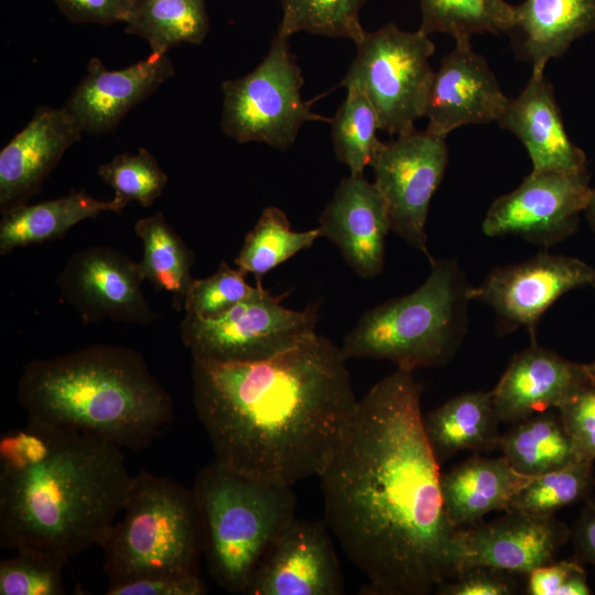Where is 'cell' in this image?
<instances>
[{"instance_id":"cell-12","label":"cell","mask_w":595,"mask_h":595,"mask_svg":"<svg viewBox=\"0 0 595 595\" xmlns=\"http://www.w3.org/2000/svg\"><path fill=\"white\" fill-rule=\"evenodd\" d=\"M595 269L574 257L542 251L532 258L493 269L470 290L472 301L489 306L499 336L526 328L536 343L544 312L565 293L591 285Z\"/></svg>"},{"instance_id":"cell-8","label":"cell","mask_w":595,"mask_h":595,"mask_svg":"<svg viewBox=\"0 0 595 595\" xmlns=\"http://www.w3.org/2000/svg\"><path fill=\"white\" fill-rule=\"evenodd\" d=\"M340 86L359 89L372 105L379 129L402 134L425 116L434 77L429 63L435 46L420 29L400 30L389 23L366 32Z\"/></svg>"},{"instance_id":"cell-28","label":"cell","mask_w":595,"mask_h":595,"mask_svg":"<svg viewBox=\"0 0 595 595\" xmlns=\"http://www.w3.org/2000/svg\"><path fill=\"white\" fill-rule=\"evenodd\" d=\"M134 232L143 247L142 259L139 261L143 279L166 292L172 307L181 312L194 279L191 274L193 251L161 212L138 219Z\"/></svg>"},{"instance_id":"cell-31","label":"cell","mask_w":595,"mask_h":595,"mask_svg":"<svg viewBox=\"0 0 595 595\" xmlns=\"http://www.w3.org/2000/svg\"><path fill=\"white\" fill-rule=\"evenodd\" d=\"M425 34L452 35L456 45H470L475 33H507L511 28L515 6L505 0H419Z\"/></svg>"},{"instance_id":"cell-32","label":"cell","mask_w":595,"mask_h":595,"mask_svg":"<svg viewBox=\"0 0 595 595\" xmlns=\"http://www.w3.org/2000/svg\"><path fill=\"white\" fill-rule=\"evenodd\" d=\"M345 100L331 120L336 159L350 176H363L381 141L377 138L379 121L368 98L357 88H347Z\"/></svg>"},{"instance_id":"cell-19","label":"cell","mask_w":595,"mask_h":595,"mask_svg":"<svg viewBox=\"0 0 595 595\" xmlns=\"http://www.w3.org/2000/svg\"><path fill=\"white\" fill-rule=\"evenodd\" d=\"M593 380L595 374L588 364L567 360L531 343L511 358L490 393L500 423L515 424L536 413L558 409Z\"/></svg>"},{"instance_id":"cell-11","label":"cell","mask_w":595,"mask_h":595,"mask_svg":"<svg viewBox=\"0 0 595 595\" xmlns=\"http://www.w3.org/2000/svg\"><path fill=\"white\" fill-rule=\"evenodd\" d=\"M448 162L445 138L415 128L381 142L370 166L381 193L391 230L431 261L425 225L433 194Z\"/></svg>"},{"instance_id":"cell-35","label":"cell","mask_w":595,"mask_h":595,"mask_svg":"<svg viewBox=\"0 0 595 595\" xmlns=\"http://www.w3.org/2000/svg\"><path fill=\"white\" fill-rule=\"evenodd\" d=\"M98 175L113 188L115 196L111 201L117 213L131 202L149 207L162 194L167 183V175L144 148H140L136 154H117L98 167Z\"/></svg>"},{"instance_id":"cell-23","label":"cell","mask_w":595,"mask_h":595,"mask_svg":"<svg viewBox=\"0 0 595 595\" xmlns=\"http://www.w3.org/2000/svg\"><path fill=\"white\" fill-rule=\"evenodd\" d=\"M595 32V0H524L515 6L507 32L516 56L543 75L551 58L561 57L577 39Z\"/></svg>"},{"instance_id":"cell-39","label":"cell","mask_w":595,"mask_h":595,"mask_svg":"<svg viewBox=\"0 0 595 595\" xmlns=\"http://www.w3.org/2000/svg\"><path fill=\"white\" fill-rule=\"evenodd\" d=\"M529 595H588L583 566L575 561H553L528 574Z\"/></svg>"},{"instance_id":"cell-6","label":"cell","mask_w":595,"mask_h":595,"mask_svg":"<svg viewBox=\"0 0 595 595\" xmlns=\"http://www.w3.org/2000/svg\"><path fill=\"white\" fill-rule=\"evenodd\" d=\"M192 489L209 576L229 593L246 594L268 551L296 517L292 487L212 462Z\"/></svg>"},{"instance_id":"cell-5","label":"cell","mask_w":595,"mask_h":595,"mask_svg":"<svg viewBox=\"0 0 595 595\" xmlns=\"http://www.w3.org/2000/svg\"><path fill=\"white\" fill-rule=\"evenodd\" d=\"M430 262V273L418 289L361 314L339 347L346 361L388 360L413 372L454 358L467 334L473 285L456 260Z\"/></svg>"},{"instance_id":"cell-3","label":"cell","mask_w":595,"mask_h":595,"mask_svg":"<svg viewBox=\"0 0 595 595\" xmlns=\"http://www.w3.org/2000/svg\"><path fill=\"white\" fill-rule=\"evenodd\" d=\"M122 448L26 421L0 439V545L71 558L101 547L132 476Z\"/></svg>"},{"instance_id":"cell-4","label":"cell","mask_w":595,"mask_h":595,"mask_svg":"<svg viewBox=\"0 0 595 595\" xmlns=\"http://www.w3.org/2000/svg\"><path fill=\"white\" fill-rule=\"evenodd\" d=\"M28 421L149 446L173 420V400L134 349L95 344L29 361L18 381Z\"/></svg>"},{"instance_id":"cell-2","label":"cell","mask_w":595,"mask_h":595,"mask_svg":"<svg viewBox=\"0 0 595 595\" xmlns=\"http://www.w3.org/2000/svg\"><path fill=\"white\" fill-rule=\"evenodd\" d=\"M191 382L214 462L291 487L323 473L358 402L340 348L317 333L266 360L192 358Z\"/></svg>"},{"instance_id":"cell-14","label":"cell","mask_w":595,"mask_h":595,"mask_svg":"<svg viewBox=\"0 0 595 595\" xmlns=\"http://www.w3.org/2000/svg\"><path fill=\"white\" fill-rule=\"evenodd\" d=\"M139 262L110 247H90L71 256L56 279L65 301L86 324L102 320L145 325L154 312L143 295Z\"/></svg>"},{"instance_id":"cell-17","label":"cell","mask_w":595,"mask_h":595,"mask_svg":"<svg viewBox=\"0 0 595 595\" xmlns=\"http://www.w3.org/2000/svg\"><path fill=\"white\" fill-rule=\"evenodd\" d=\"M508 101L485 57L470 45H456L434 73L426 130L445 138L462 126L497 121Z\"/></svg>"},{"instance_id":"cell-24","label":"cell","mask_w":595,"mask_h":595,"mask_svg":"<svg viewBox=\"0 0 595 595\" xmlns=\"http://www.w3.org/2000/svg\"><path fill=\"white\" fill-rule=\"evenodd\" d=\"M532 478L515 470L505 456H472L441 475L446 516L457 528L476 524L491 511H506Z\"/></svg>"},{"instance_id":"cell-15","label":"cell","mask_w":595,"mask_h":595,"mask_svg":"<svg viewBox=\"0 0 595 595\" xmlns=\"http://www.w3.org/2000/svg\"><path fill=\"white\" fill-rule=\"evenodd\" d=\"M329 531L325 521L295 517L268 551L246 594H344Z\"/></svg>"},{"instance_id":"cell-18","label":"cell","mask_w":595,"mask_h":595,"mask_svg":"<svg viewBox=\"0 0 595 595\" xmlns=\"http://www.w3.org/2000/svg\"><path fill=\"white\" fill-rule=\"evenodd\" d=\"M318 229L363 279L382 271L390 218L381 193L364 175L342 178L318 218Z\"/></svg>"},{"instance_id":"cell-44","label":"cell","mask_w":595,"mask_h":595,"mask_svg":"<svg viewBox=\"0 0 595 595\" xmlns=\"http://www.w3.org/2000/svg\"><path fill=\"white\" fill-rule=\"evenodd\" d=\"M584 213L589 227L595 231V187L592 188L591 197Z\"/></svg>"},{"instance_id":"cell-10","label":"cell","mask_w":595,"mask_h":595,"mask_svg":"<svg viewBox=\"0 0 595 595\" xmlns=\"http://www.w3.org/2000/svg\"><path fill=\"white\" fill-rule=\"evenodd\" d=\"M317 304L292 310L262 284L223 316L203 318L185 313L181 339L192 358L218 363L269 359L316 334Z\"/></svg>"},{"instance_id":"cell-26","label":"cell","mask_w":595,"mask_h":595,"mask_svg":"<svg viewBox=\"0 0 595 595\" xmlns=\"http://www.w3.org/2000/svg\"><path fill=\"white\" fill-rule=\"evenodd\" d=\"M104 212L117 213L112 201L96 199L85 191L11 208L2 213L0 221V255L60 238L76 224Z\"/></svg>"},{"instance_id":"cell-22","label":"cell","mask_w":595,"mask_h":595,"mask_svg":"<svg viewBox=\"0 0 595 595\" xmlns=\"http://www.w3.org/2000/svg\"><path fill=\"white\" fill-rule=\"evenodd\" d=\"M497 122L524 145L532 172L587 171L586 154L566 133L554 88L544 74H531L522 91L509 99Z\"/></svg>"},{"instance_id":"cell-42","label":"cell","mask_w":595,"mask_h":595,"mask_svg":"<svg viewBox=\"0 0 595 595\" xmlns=\"http://www.w3.org/2000/svg\"><path fill=\"white\" fill-rule=\"evenodd\" d=\"M63 15L74 23L109 25L126 22L132 0H54Z\"/></svg>"},{"instance_id":"cell-45","label":"cell","mask_w":595,"mask_h":595,"mask_svg":"<svg viewBox=\"0 0 595 595\" xmlns=\"http://www.w3.org/2000/svg\"><path fill=\"white\" fill-rule=\"evenodd\" d=\"M588 367L595 374V363L588 364Z\"/></svg>"},{"instance_id":"cell-40","label":"cell","mask_w":595,"mask_h":595,"mask_svg":"<svg viewBox=\"0 0 595 595\" xmlns=\"http://www.w3.org/2000/svg\"><path fill=\"white\" fill-rule=\"evenodd\" d=\"M206 584L199 574L158 575L109 582L107 595H203Z\"/></svg>"},{"instance_id":"cell-41","label":"cell","mask_w":595,"mask_h":595,"mask_svg":"<svg viewBox=\"0 0 595 595\" xmlns=\"http://www.w3.org/2000/svg\"><path fill=\"white\" fill-rule=\"evenodd\" d=\"M509 573L484 565L462 570L454 581H446L435 588L441 595H510L516 584Z\"/></svg>"},{"instance_id":"cell-43","label":"cell","mask_w":595,"mask_h":595,"mask_svg":"<svg viewBox=\"0 0 595 595\" xmlns=\"http://www.w3.org/2000/svg\"><path fill=\"white\" fill-rule=\"evenodd\" d=\"M572 537L578 559L595 565V499L585 505Z\"/></svg>"},{"instance_id":"cell-7","label":"cell","mask_w":595,"mask_h":595,"mask_svg":"<svg viewBox=\"0 0 595 595\" xmlns=\"http://www.w3.org/2000/svg\"><path fill=\"white\" fill-rule=\"evenodd\" d=\"M109 582L199 574L203 538L193 489L141 470L105 542Z\"/></svg>"},{"instance_id":"cell-20","label":"cell","mask_w":595,"mask_h":595,"mask_svg":"<svg viewBox=\"0 0 595 595\" xmlns=\"http://www.w3.org/2000/svg\"><path fill=\"white\" fill-rule=\"evenodd\" d=\"M166 54L151 53L145 60L119 71H108L91 57L87 74L64 105L83 132L101 136L111 132L126 113L152 95L173 76Z\"/></svg>"},{"instance_id":"cell-34","label":"cell","mask_w":595,"mask_h":595,"mask_svg":"<svg viewBox=\"0 0 595 595\" xmlns=\"http://www.w3.org/2000/svg\"><path fill=\"white\" fill-rule=\"evenodd\" d=\"M594 461L576 459L561 468L533 477L511 500L509 508L534 516H554L589 494L594 485Z\"/></svg>"},{"instance_id":"cell-25","label":"cell","mask_w":595,"mask_h":595,"mask_svg":"<svg viewBox=\"0 0 595 595\" xmlns=\"http://www.w3.org/2000/svg\"><path fill=\"white\" fill-rule=\"evenodd\" d=\"M499 423L490 391L455 396L423 416L426 437L440 463L462 451L498 448Z\"/></svg>"},{"instance_id":"cell-37","label":"cell","mask_w":595,"mask_h":595,"mask_svg":"<svg viewBox=\"0 0 595 595\" xmlns=\"http://www.w3.org/2000/svg\"><path fill=\"white\" fill-rule=\"evenodd\" d=\"M246 274L241 269H234L226 261H221L212 275L193 279L184 301L185 313L203 318L223 316L256 293L261 284H248Z\"/></svg>"},{"instance_id":"cell-16","label":"cell","mask_w":595,"mask_h":595,"mask_svg":"<svg viewBox=\"0 0 595 595\" xmlns=\"http://www.w3.org/2000/svg\"><path fill=\"white\" fill-rule=\"evenodd\" d=\"M570 530L554 516H534L508 510L491 522L462 529L461 570L490 566L509 574H529L554 561Z\"/></svg>"},{"instance_id":"cell-21","label":"cell","mask_w":595,"mask_h":595,"mask_svg":"<svg viewBox=\"0 0 595 595\" xmlns=\"http://www.w3.org/2000/svg\"><path fill=\"white\" fill-rule=\"evenodd\" d=\"M82 133L64 108L40 107L0 153L1 213L26 204Z\"/></svg>"},{"instance_id":"cell-9","label":"cell","mask_w":595,"mask_h":595,"mask_svg":"<svg viewBox=\"0 0 595 595\" xmlns=\"http://www.w3.org/2000/svg\"><path fill=\"white\" fill-rule=\"evenodd\" d=\"M304 79L289 39L275 34L262 62L249 74L221 84V129L239 143L290 148L306 121L331 123L301 98Z\"/></svg>"},{"instance_id":"cell-36","label":"cell","mask_w":595,"mask_h":595,"mask_svg":"<svg viewBox=\"0 0 595 595\" xmlns=\"http://www.w3.org/2000/svg\"><path fill=\"white\" fill-rule=\"evenodd\" d=\"M67 558L23 549L0 562V595H63Z\"/></svg>"},{"instance_id":"cell-27","label":"cell","mask_w":595,"mask_h":595,"mask_svg":"<svg viewBox=\"0 0 595 595\" xmlns=\"http://www.w3.org/2000/svg\"><path fill=\"white\" fill-rule=\"evenodd\" d=\"M498 448L518 473L536 477L580 459L558 409L536 413L500 436Z\"/></svg>"},{"instance_id":"cell-30","label":"cell","mask_w":595,"mask_h":595,"mask_svg":"<svg viewBox=\"0 0 595 595\" xmlns=\"http://www.w3.org/2000/svg\"><path fill=\"white\" fill-rule=\"evenodd\" d=\"M321 231L313 228L294 231L284 212L266 207L253 228L246 235L235 262L237 268L255 275L257 283L277 266L312 247Z\"/></svg>"},{"instance_id":"cell-46","label":"cell","mask_w":595,"mask_h":595,"mask_svg":"<svg viewBox=\"0 0 595 595\" xmlns=\"http://www.w3.org/2000/svg\"><path fill=\"white\" fill-rule=\"evenodd\" d=\"M591 286L595 290V277H594V279H593L592 283H591Z\"/></svg>"},{"instance_id":"cell-13","label":"cell","mask_w":595,"mask_h":595,"mask_svg":"<svg viewBox=\"0 0 595 595\" xmlns=\"http://www.w3.org/2000/svg\"><path fill=\"white\" fill-rule=\"evenodd\" d=\"M591 192L588 171H531L516 190L493 202L482 230L488 237L511 235L534 246L552 247L576 231Z\"/></svg>"},{"instance_id":"cell-29","label":"cell","mask_w":595,"mask_h":595,"mask_svg":"<svg viewBox=\"0 0 595 595\" xmlns=\"http://www.w3.org/2000/svg\"><path fill=\"white\" fill-rule=\"evenodd\" d=\"M125 23V31L145 40L153 54L201 44L209 29L205 0H132Z\"/></svg>"},{"instance_id":"cell-1","label":"cell","mask_w":595,"mask_h":595,"mask_svg":"<svg viewBox=\"0 0 595 595\" xmlns=\"http://www.w3.org/2000/svg\"><path fill=\"white\" fill-rule=\"evenodd\" d=\"M422 390L399 368L377 381L318 476L325 522L368 594L426 595L461 570L462 529L444 509Z\"/></svg>"},{"instance_id":"cell-33","label":"cell","mask_w":595,"mask_h":595,"mask_svg":"<svg viewBox=\"0 0 595 595\" xmlns=\"http://www.w3.org/2000/svg\"><path fill=\"white\" fill-rule=\"evenodd\" d=\"M367 0H281L282 18L277 34L290 39L305 31L315 35L346 37L358 44L366 31L359 12Z\"/></svg>"},{"instance_id":"cell-38","label":"cell","mask_w":595,"mask_h":595,"mask_svg":"<svg viewBox=\"0 0 595 595\" xmlns=\"http://www.w3.org/2000/svg\"><path fill=\"white\" fill-rule=\"evenodd\" d=\"M580 457L595 461V380L558 408Z\"/></svg>"}]
</instances>
